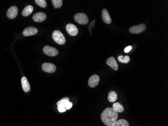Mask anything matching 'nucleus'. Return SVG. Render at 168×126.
I'll use <instances>...</instances> for the list:
<instances>
[{"mask_svg": "<svg viewBox=\"0 0 168 126\" xmlns=\"http://www.w3.org/2000/svg\"><path fill=\"white\" fill-rule=\"evenodd\" d=\"M118 117V113L115 112L112 108H106L101 115L103 122L107 126H112L117 121Z\"/></svg>", "mask_w": 168, "mask_h": 126, "instance_id": "obj_1", "label": "nucleus"}, {"mask_svg": "<svg viewBox=\"0 0 168 126\" xmlns=\"http://www.w3.org/2000/svg\"><path fill=\"white\" fill-rule=\"evenodd\" d=\"M52 36L53 40L57 44L62 45L66 43V38L64 37L62 32H61L60 31L57 30L53 31Z\"/></svg>", "mask_w": 168, "mask_h": 126, "instance_id": "obj_2", "label": "nucleus"}, {"mask_svg": "<svg viewBox=\"0 0 168 126\" xmlns=\"http://www.w3.org/2000/svg\"><path fill=\"white\" fill-rule=\"evenodd\" d=\"M74 19L77 23L82 25H86L89 22L88 17L84 13H77L74 16Z\"/></svg>", "mask_w": 168, "mask_h": 126, "instance_id": "obj_3", "label": "nucleus"}, {"mask_svg": "<svg viewBox=\"0 0 168 126\" xmlns=\"http://www.w3.org/2000/svg\"><path fill=\"white\" fill-rule=\"evenodd\" d=\"M43 51L46 55L50 57H55L59 54V51L55 48L49 46H46L43 49Z\"/></svg>", "mask_w": 168, "mask_h": 126, "instance_id": "obj_4", "label": "nucleus"}, {"mask_svg": "<svg viewBox=\"0 0 168 126\" xmlns=\"http://www.w3.org/2000/svg\"><path fill=\"white\" fill-rule=\"evenodd\" d=\"M146 26L144 24H141L139 25H134L130 28V32L133 34H139L145 31Z\"/></svg>", "mask_w": 168, "mask_h": 126, "instance_id": "obj_5", "label": "nucleus"}, {"mask_svg": "<svg viewBox=\"0 0 168 126\" xmlns=\"http://www.w3.org/2000/svg\"><path fill=\"white\" fill-rule=\"evenodd\" d=\"M43 71L49 73H54L57 70V67L54 64L50 63H44L42 65Z\"/></svg>", "mask_w": 168, "mask_h": 126, "instance_id": "obj_6", "label": "nucleus"}, {"mask_svg": "<svg viewBox=\"0 0 168 126\" xmlns=\"http://www.w3.org/2000/svg\"><path fill=\"white\" fill-rule=\"evenodd\" d=\"M66 30L70 35L73 37L77 35L79 32L77 26L71 23L67 24V25L66 26Z\"/></svg>", "mask_w": 168, "mask_h": 126, "instance_id": "obj_7", "label": "nucleus"}, {"mask_svg": "<svg viewBox=\"0 0 168 126\" xmlns=\"http://www.w3.org/2000/svg\"><path fill=\"white\" fill-rule=\"evenodd\" d=\"M38 33V29L32 26L26 28L23 31V34L25 37H29L36 34Z\"/></svg>", "mask_w": 168, "mask_h": 126, "instance_id": "obj_8", "label": "nucleus"}, {"mask_svg": "<svg viewBox=\"0 0 168 126\" xmlns=\"http://www.w3.org/2000/svg\"><path fill=\"white\" fill-rule=\"evenodd\" d=\"M18 13V8L15 6H13L8 10L7 16L10 19H14L17 16Z\"/></svg>", "mask_w": 168, "mask_h": 126, "instance_id": "obj_9", "label": "nucleus"}, {"mask_svg": "<svg viewBox=\"0 0 168 126\" xmlns=\"http://www.w3.org/2000/svg\"><path fill=\"white\" fill-rule=\"evenodd\" d=\"M100 82V77L97 75H93L90 78L88 84L90 87L92 88L95 87L97 86Z\"/></svg>", "mask_w": 168, "mask_h": 126, "instance_id": "obj_10", "label": "nucleus"}, {"mask_svg": "<svg viewBox=\"0 0 168 126\" xmlns=\"http://www.w3.org/2000/svg\"><path fill=\"white\" fill-rule=\"evenodd\" d=\"M33 20L34 22H41L44 21L46 19V15L43 12H37L33 16Z\"/></svg>", "mask_w": 168, "mask_h": 126, "instance_id": "obj_11", "label": "nucleus"}, {"mask_svg": "<svg viewBox=\"0 0 168 126\" xmlns=\"http://www.w3.org/2000/svg\"><path fill=\"white\" fill-rule=\"evenodd\" d=\"M102 17L103 22L106 24H109L111 23L112 20L107 10L103 9L102 11Z\"/></svg>", "mask_w": 168, "mask_h": 126, "instance_id": "obj_12", "label": "nucleus"}, {"mask_svg": "<svg viewBox=\"0 0 168 126\" xmlns=\"http://www.w3.org/2000/svg\"><path fill=\"white\" fill-rule=\"evenodd\" d=\"M106 64L115 71H117L118 69V65L114 57H110L109 58H108L106 61Z\"/></svg>", "mask_w": 168, "mask_h": 126, "instance_id": "obj_13", "label": "nucleus"}, {"mask_svg": "<svg viewBox=\"0 0 168 126\" xmlns=\"http://www.w3.org/2000/svg\"><path fill=\"white\" fill-rule=\"evenodd\" d=\"M21 83H22V88L24 92H29L31 88L30 86L29 83L28 82L26 77H22L21 79Z\"/></svg>", "mask_w": 168, "mask_h": 126, "instance_id": "obj_14", "label": "nucleus"}, {"mask_svg": "<svg viewBox=\"0 0 168 126\" xmlns=\"http://www.w3.org/2000/svg\"><path fill=\"white\" fill-rule=\"evenodd\" d=\"M33 11V7L32 6H27L26 7L24 8V9L22 11V15L24 17L28 16L32 13Z\"/></svg>", "mask_w": 168, "mask_h": 126, "instance_id": "obj_15", "label": "nucleus"}, {"mask_svg": "<svg viewBox=\"0 0 168 126\" xmlns=\"http://www.w3.org/2000/svg\"><path fill=\"white\" fill-rule=\"evenodd\" d=\"M113 109L117 113H123L124 111V107L119 102H115L113 104Z\"/></svg>", "mask_w": 168, "mask_h": 126, "instance_id": "obj_16", "label": "nucleus"}, {"mask_svg": "<svg viewBox=\"0 0 168 126\" xmlns=\"http://www.w3.org/2000/svg\"><path fill=\"white\" fill-rule=\"evenodd\" d=\"M118 98V95L116 92L111 91L108 94V99L110 102H114L116 101Z\"/></svg>", "mask_w": 168, "mask_h": 126, "instance_id": "obj_17", "label": "nucleus"}, {"mask_svg": "<svg viewBox=\"0 0 168 126\" xmlns=\"http://www.w3.org/2000/svg\"><path fill=\"white\" fill-rule=\"evenodd\" d=\"M112 126H130L128 122L125 119H120L117 121Z\"/></svg>", "mask_w": 168, "mask_h": 126, "instance_id": "obj_18", "label": "nucleus"}, {"mask_svg": "<svg viewBox=\"0 0 168 126\" xmlns=\"http://www.w3.org/2000/svg\"><path fill=\"white\" fill-rule=\"evenodd\" d=\"M118 60L119 62L121 63H128L130 62V58L128 56H123L122 55H120L118 57Z\"/></svg>", "mask_w": 168, "mask_h": 126, "instance_id": "obj_19", "label": "nucleus"}, {"mask_svg": "<svg viewBox=\"0 0 168 126\" xmlns=\"http://www.w3.org/2000/svg\"><path fill=\"white\" fill-rule=\"evenodd\" d=\"M63 1L62 0H52L51 2L53 4V7L55 9H58L61 7L62 5Z\"/></svg>", "mask_w": 168, "mask_h": 126, "instance_id": "obj_20", "label": "nucleus"}, {"mask_svg": "<svg viewBox=\"0 0 168 126\" xmlns=\"http://www.w3.org/2000/svg\"><path fill=\"white\" fill-rule=\"evenodd\" d=\"M35 2L40 7L46 8L47 6V3L45 0H35Z\"/></svg>", "mask_w": 168, "mask_h": 126, "instance_id": "obj_21", "label": "nucleus"}, {"mask_svg": "<svg viewBox=\"0 0 168 126\" xmlns=\"http://www.w3.org/2000/svg\"><path fill=\"white\" fill-rule=\"evenodd\" d=\"M69 101V97H64V98H62V99H60V101H59L58 102H57V105L58 106L59 104H62L64 106H66V104Z\"/></svg>", "mask_w": 168, "mask_h": 126, "instance_id": "obj_22", "label": "nucleus"}, {"mask_svg": "<svg viewBox=\"0 0 168 126\" xmlns=\"http://www.w3.org/2000/svg\"><path fill=\"white\" fill-rule=\"evenodd\" d=\"M57 109L60 113H64L66 111V108L62 104H59L57 106Z\"/></svg>", "mask_w": 168, "mask_h": 126, "instance_id": "obj_23", "label": "nucleus"}, {"mask_svg": "<svg viewBox=\"0 0 168 126\" xmlns=\"http://www.w3.org/2000/svg\"><path fill=\"white\" fill-rule=\"evenodd\" d=\"M72 106H73V103H72L71 102L69 101V102H68V103H66V104L65 108H66V110H69V109H71Z\"/></svg>", "mask_w": 168, "mask_h": 126, "instance_id": "obj_24", "label": "nucleus"}, {"mask_svg": "<svg viewBox=\"0 0 168 126\" xmlns=\"http://www.w3.org/2000/svg\"><path fill=\"white\" fill-rule=\"evenodd\" d=\"M132 46H127L126 48H125L124 49V51H125V53H129L131 50H132Z\"/></svg>", "mask_w": 168, "mask_h": 126, "instance_id": "obj_25", "label": "nucleus"}]
</instances>
